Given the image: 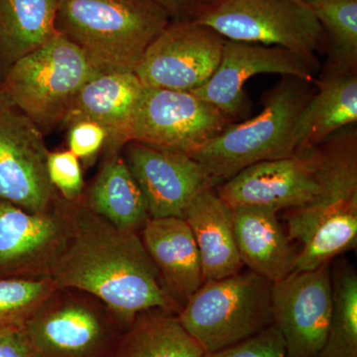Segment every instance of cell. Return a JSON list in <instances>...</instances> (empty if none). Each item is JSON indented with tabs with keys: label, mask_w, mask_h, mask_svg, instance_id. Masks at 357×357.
<instances>
[{
	"label": "cell",
	"mask_w": 357,
	"mask_h": 357,
	"mask_svg": "<svg viewBox=\"0 0 357 357\" xmlns=\"http://www.w3.org/2000/svg\"><path fill=\"white\" fill-rule=\"evenodd\" d=\"M67 202L69 236L52 269L58 288L91 294L126 328L141 314L182 307L169 295L140 234L117 229L89 210L83 198Z\"/></svg>",
	"instance_id": "1"
},
{
	"label": "cell",
	"mask_w": 357,
	"mask_h": 357,
	"mask_svg": "<svg viewBox=\"0 0 357 357\" xmlns=\"http://www.w3.org/2000/svg\"><path fill=\"white\" fill-rule=\"evenodd\" d=\"M171 18L153 0H60L56 28L105 72H135Z\"/></svg>",
	"instance_id": "2"
},
{
	"label": "cell",
	"mask_w": 357,
	"mask_h": 357,
	"mask_svg": "<svg viewBox=\"0 0 357 357\" xmlns=\"http://www.w3.org/2000/svg\"><path fill=\"white\" fill-rule=\"evenodd\" d=\"M314 89V83L284 77L265 96L259 114L230 124L190 156L215 187L253 164L292 156L294 128Z\"/></svg>",
	"instance_id": "3"
},
{
	"label": "cell",
	"mask_w": 357,
	"mask_h": 357,
	"mask_svg": "<svg viewBox=\"0 0 357 357\" xmlns=\"http://www.w3.org/2000/svg\"><path fill=\"white\" fill-rule=\"evenodd\" d=\"M102 73L82 49L58 33L7 69L0 96L48 133L62 126L82 86Z\"/></svg>",
	"instance_id": "4"
},
{
	"label": "cell",
	"mask_w": 357,
	"mask_h": 357,
	"mask_svg": "<svg viewBox=\"0 0 357 357\" xmlns=\"http://www.w3.org/2000/svg\"><path fill=\"white\" fill-rule=\"evenodd\" d=\"M272 284L250 270L204 281L178 321L206 352L238 344L273 325Z\"/></svg>",
	"instance_id": "5"
},
{
	"label": "cell",
	"mask_w": 357,
	"mask_h": 357,
	"mask_svg": "<svg viewBox=\"0 0 357 357\" xmlns=\"http://www.w3.org/2000/svg\"><path fill=\"white\" fill-rule=\"evenodd\" d=\"M39 357H114L126 326L91 294L58 288L23 325Z\"/></svg>",
	"instance_id": "6"
},
{
	"label": "cell",
	"mask_w": 357,
	"mask_h": 357,
	"mask_svg": "<svg viewBox=\"0 0 357 357\" xmlns=\"http://www.w3.org/2000/svg\"><path fill=\"white\" fill-rule=\"evenodd\" d=\"M231 41L278 46L316 63L323 26L303 0H213L192 20Z\"/></svg>",
	"instance_id": "7"
},
{
	"label": "cell",
	"mask_w": 357,
	"mask_h": 357,
	"mask_svg": "<svg viewBox=\"0 0 357 357\" xmlns=\"http://www.w3.org/2000/svg\"><path fill=\"white\" fill-rule=\"evenodd\" d=\"M191 91L147 88L129 126L128 142L191 154L232 123Z\"/></svg>",
	"instance_id": "8"
},
{
	"label": "cell",
	"mask_w": 357,
	"mask_h": 357,
	"mask_svg": "<svg viewBox=\"0 0 357 357\" xmlns=\"http://www.w3.org/2000/svg\"><path fill=\"white\" fill-rule=\"evenodd\" d=\"M215 188L231 208L255 206L279 213L319 203L325 196V185L318 146L253 164Z\"/></svg>",
	"instance_id": "9"
},
{
	"label": "cell",
	"mask_w": 357,
	"mask_h": 357,
	"mask_svg": "<svg viewBox=\"0 0 357 357\" xmlns=\"http://www.w3.org/2000/svg\"><path fill=\"white\" fill-rule=\"evenodd\" d=\"M44 133L0 96V201L29 211L53 208L60 196L47 172Z\"/></svg>",
	"instance_id": "10"
},
{
	"label": "cell",
	"mask_w": 357,
	"mask_h": 357,
	"mask_svg": "<svg viewBox=\"0 0 357 357\" xmlns=\"http://www.w3.org/2000/svg\"><path fill=\"white\" fill-rule=\"evenodd\" d=\"M225 41L194 20L171 23L150 45L135 74L147 88L195 91L217 70Z\"/></svg>",
	"instance_id": "11"
},
{
	"label": "cell",
	"mask_w": 357,
	"mask_h": 357,
	"mask_svg": "<svg viewBox=\"0 0 357 357\" xmlns=\"http://www.w3.org/2000/svg\"><path fill=\"white\" fill-rule=\"evenodd\" d=\"M271 306L285 345L284 357H318L332 319L331 263L294 271L272 284Z\"/></svg>",
	"instance_id": "12"
},
{
	"label": "cell",
	"mask_w": 357,
	"mask_h": 357,
	"mask_svg": "<svg viewBox=\"0 0 357 357\" xmlns=\"http://www.w3.org/2000/svg\"><path fill=\"white\" fill-rule=\"evenodd\" d=\"M69 236L67 202L29 211L0 201V277H50Z\"/></svg>",
	"instance_id": "13"
},
{
	"label": "cell",
	"mask_w": 357,
	"mask_h": 357,
	"mask_svg": "<svg viewBox=\"0 0 357 357\" xmlns=\"http://www.w3.org/2000/svg\"><path fill=\"white\" fill-rule=\"evenodd\" d=\"M316 70V63L282 47L227 40L213 76L191 93L234 119L243 112L244 86L250 77L277 74L314 83Z\"/></svg>",
	"instance_id": "14"
},
{
	"label": "cell",
	"mask_w": 357,
	"mask_h": 357,
	"mask_svg": "<svg viewBox=\"0 0 357 357\" xmlns=\"http://www.w3.org/2000/svg\"><path fill=\"white\" fill-rule=\"evenodd\" d=\"M123 157L146 199L151 218H185L192 199L215 188L203 167L190 155L129 141Z\"/></svg>",
	"instance_id": "15"
},
{
	"label": "cell",
	"mask_w": 357,
	"mask_h": 357,
	"mask_svg": "<svg viewBox=\"0 0 357 357\" xmlns=\"http://www.w3.org/2000/svg\"><path fill=\"white\" fill-rule=\"evenodd\" d=\"M135 72H105L84 84L70 103L62 126L93 121L109 132L107 148H123L129 126L144 93Z\"/></svg>",
	"instance_id": "16"
},
{
	"label": "cell",
	"mask_w": 357,
	"mask_h": 357,
	"mask_svg": "<svg viewBox=\"0 0 357 357\" xmlns=\"http://www.w3.org/2000/svg\"><path fill=\"white\" fill-rule=\"evenodd\" d=\"M167 292L181 307L204 282L198 245L185 218H150L140 232Z\"/></svg>",
	"instance_id": "17"
},
{
	"label": "cell",
	"mask_w": 357,
	"mask_h": 357,
	"mask_svg": "<svg viewBox=\"0 0 357 357\" xmlns=\"http://www.w3.org/2000/svg\"><path fill=\"white\" fill-rule=\"evenodd\" d=\"M314 93L296 122L295 152L317 146L332 134L357 122V72L326 64Z\"/></svg>",
	"instance_id": "18"
},
{
	"label": "cell",
	"mask_w": 357,
	"mask_h": 357,
	"mask_svg": "<svg viewBox=\"0 0 357 357\" xmlns=\"http://www.w3.org/2000/svg\"><path fill=\"white\" fill-rule=\"evenodd\" d=\"M234 236L243 266L271 283L295 270L297 251L278 220V213L255 206L232 208Z\"/></svg>",
	"instance_id": "19"
},
{
	"label": "cell",
	"mask_w": 357,
	"mask_h": 357,
	"mask_svg": "<svg viewBox=\"0 0 357 357\" xmlns=\"http://www.w3.org/2000/svg\"><path fill=\"white\" fill-rule=\"evenodd\" d=\"M201 256L204 281L227 278L243 271L234 236L231 208L215 188L204 190L185 213Z\"/></svg>",
	"instance_id": "20"
},
{
	"label": "cell",
	"mask_w": 357,
	"mask_h": 357,
	"mask_svg": "<svg viewBox=\"0 0 357 357\" xmlns=\"http://www.w3.org/2000/svg\"><path fill=\"white\" fill-rule=\"evenodd\" d=\"M121 148H107V154L83 199L89 210L117 229L137 232L150 217L146 199L131 173Z\"/></svg>",
	"instance_id": "21"
},
{
	"label": "cell",
	"mask_w": 357,
	"mask_h": 357,
	"mask_svg": "<svg viewBox=\"0 0 357 357\" xmlns=\"http://www.w3.org/2000/svg\"><path fill=\"white\" fill-rule=\"evenodd\" d=\"M60 0H0V70L50 41Z\"/></svg>",
	"instance_id": "22"
},
{
	"label": "cell",
	"mask_w": 357,
	"mask_h": 357,
	"mask_svg": "<svg viewBox=\"0 0 357 357\" xmlns=\"http://www.w3.org/2000/svg\"><path fill=\"white\" fill-rule=\"evenodd\" d=\"M206 351L177 314L141 312L122 333L114 357H203Z\"/></svg>",
	"instance_id": "23"
},
{
	"label": "cell",
	"mask_w": 357,
	"mask_h": 357,
	"mask_svg": "<svg viewBox=\"0 0 357 357\" xmlns=\"http://www.w3.org/2000/svg\"><path fill=\"white\" fill-rule=\"evenodd\" d=\"M332 272L333 312L318 357H357V272L347 260Z\"/></svg>",
	"instance_id": "24"
},
{
	"label": "cell",
	"mask_w": 357,
	"mask_h": 357,
	"mask_svg": "<svg viewBox=\"0 0 357 357\" xmlns=\"http://www.w3.org/2000/svg\"><path fill=\"white\" fill-rule=\"evenodd\" d=\"M307 4L330 36L328 64L357 70V0H316Z\"/></svg>",
	"instance_id": "25"
},
{
	"label": "cell",
	"mask_w": 357,
	"mask_h": 357,
	"mask_svg": "<svg viewBox=\"0 0 357 357\" xmlns=\"http://www.w3.org/2000/svg\"><path fill=\"white\" fill-rule=\"evenodd\" d=\"M57 289L50 277H0V328L24 325Z\"/></svg>",
	"instance_id": "26"
},
{
	"label": "cell",
	"mask_w": 357,
	"mask_h": 357,
	"mask_svg": "<svg viewBox=\"0 0 357 357\" xmlns=\"http://www.w3.org/2000/svg\"><path fill=\"white\" fill-rule=\"evenodd\" d=\"M47 172L54 189L61 198L69 202L83 198L84 181L79 159L69 149L49 152Z\"/></svg>",
	"instance_id": "27"
},
{
	"label": "cell",
	"mask_w": 357,
	"mask_h": 357,
	"mask_svg": "<svg viewBox=\"0 0 357 357\" xmlns=\"http://www.w3.org/2000/svg\"><path fill=\"white\" fill-rule=\"evenodd\" d=\"M285 345L276 326H268L255 337L215 351L203 357H284Z\"/></svg>",
	"instance_id": "28"
},
{
	"label": "cell",
	"mask_w": 357,
	"mask_h": 357,
	"mask_svg": "<svg viewBox=\"0 0 357 357\" xmlns=\"http://www.w3.org/2000/svg\"><path fill=\"white\" fill-rule=\"evenodd\" d=\"M68 145L72 153L83 161H91L107 145L109 132L93 121H79L69 128Z\"/></svg>",
	"instance_id": "29"
},
{
	"label": "cell",
	"mask_w": 357,
	"mask_h": 357,
	"mask_svg": "<svg viewBox=\"0 0 357 357\" xmlns=\"http://www.w3.org/2000/svg\"><path fill=\"white\" fill-rule=\"evenodd\" d=\"M0 357H39L22 326L0 328Z\"/></svg>",
	"instance_id": "30"
},
{
	"label": "cell",
	"mask_w": 357,
	"mask_h": 357,
	"mask_svg": "<svg viewBox=\"0 0 357 357\" xmlns=\"http://www.w3.org/2000/svg\"><path fill=\"white\" fill-rule=\"evenodd\" d=\"M166 9L172 17L183 20L185 16L196 13L198 6L196 0H153Z\"/></svg>",
	"instance_id": "31"
},
{
	"label": "cell",
	"mask_w": 357,
	"mask_h": 357,
	"mask_svg": "<svg viewBox=\"0 0 357 357\" xmlns=\"http://www.w3.org/2000/svg\"><path fill=\"white\" fill-rule=\"evenodd\" d=\"M213 1V0H196L197 4L202 3V6H204V4L208 3V2Z\"/></svg>",
	"instance_id": "32"
},
{
	"label": "cell",
	"mask_w": 357,
	"mask_h": 357,
	"mask_svg": "<svg viewBox=\"0 0 357 357\" xmlns=\"http://www.w3.org/2000/svg\"><path fill=\"white\" fill-rule=\"evenodd\" d=\"M303 1L306 2V3H309V2L316 1V0H303Z\"/></svg>",
	"instance_id": "33"
}]
</instances>
